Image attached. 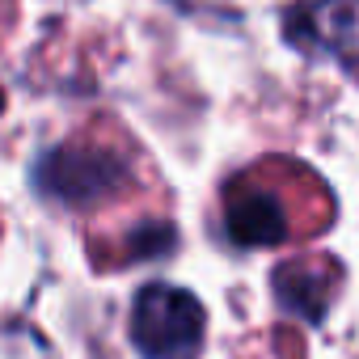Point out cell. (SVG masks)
Listing matches in <instances>:
<instances>
[{
  "mask_svg": "<svg viewBox=\"0 0 359 359\" xmlns=\"http://www.w3.org/2000/svg\"><path fill=\"white\" fill-rule=\"evenodd\" d=\"M9 18H13V0H0V30L9 26Z\"/></svg>",
  "mask_w": 359,
  "mask_h": 359,
  "instance_id": "cell-4",
  "label": "cell"
},
{
  "mask_svg": "<svg viewBox=\"0 0 359 359\" xmlns=\"http://www.w3.org/2000/svg\"><path fill=\"white\" fill-rule=\"evenodd\" d=\"M131 342L148 359H195L203 346V304L173 283H148L131 309Z\"/></svg>",
  "mask_w": 359,
  "mask_h": 359,
  "instance_id": "cell-3",
  "label": "cell"
},
{
  "mask_svg": "<svg viewBox=\"0 0 359 359\" xmlns=\"http://www.w3.org/2000/svg\"><path fill=\"white\" fill-rule=\"evenodd\" d=\"M304 173L309 169L296 161H262V165L237 173L220 195L229 241L275 250V245L317 233L334 216V203L317 177L304 182V191H296Z\"/></svg>",
  "mask_w": 359,
  "mask_h": 359,
  "instance_id": "cell-1",
  "label": "cell"
},
{
  "mask_svg": "<svg viewBox=\"0 0 359 359\" xmlns=\"http://www.w3.org/2000/svg\"><path fill=\"white\" fill-rule=\"evenodd\" d=\"M127 182H131V161L123 156V140H102L97 131L68 140L39 169V187L81 212L102 208Z\"/></svg>",
  "mask_w": 359,
  "mask_h": 359,
  "instance_id": "cell-2",
  "label": "cell"
}]
</instances>
